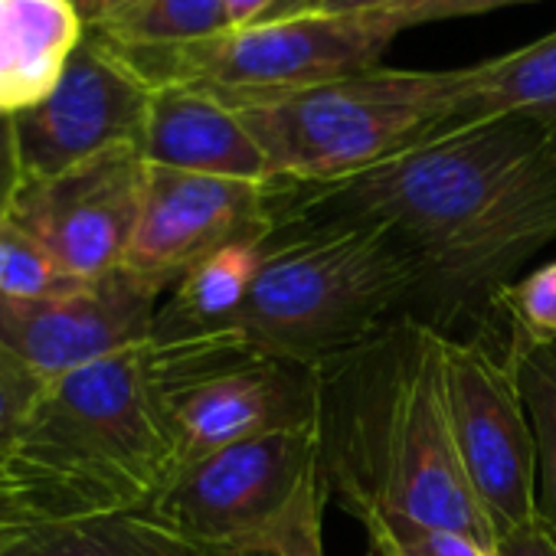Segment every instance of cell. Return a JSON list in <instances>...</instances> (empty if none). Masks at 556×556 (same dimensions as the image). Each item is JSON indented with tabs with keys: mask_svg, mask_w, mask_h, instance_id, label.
Returning <instances> with one entry per match:
<instances>
[{
	"mask_svg": "<svg viewBox=\"0 0 556 556\" xmlns=\"http://www.w3.org/2000/svg\"><path fill=\"white\" fill-rule=\"evenodd\" d=\"M292 213L380 226L413 262V318L442 334L494 312L501 289L556 242V115L510 112L442 131L338 184H275Z\"/></svg>",
	"mask_w": 556,
	"mask_h": 556,
	"instance_id": "cell-1",
	"label": "cell"
},
{
	"mask_svg": "<svg viewBox=\"0 0 556 556\" xmlns=\"http://www.w3.org/2000/svg\"><path fill=\"white\" fill-rule=\"evenodd\" d=\"M318 478L361 527L426 523L494 553L448 422L445 334L400 315L318 367Z\"/></svg>",
	"mask_w": 556,
	"mask_h": 556,
	"instance_id": "cell-2",
	"label": "cell"
},
{
	"mask_svg": "<svg viewBox=\"0 0 556 556\" xmlns=\"http://www.w3.org/2000/svg\"><path fill=\"white\" fill-rule=\"evenodd\" d=\"M4 471L43 523L148 510L177 475L148 341L47 383Z\"/></svg>",
	"mask_w": 556,
	"mask_h": 556,
	"instance_id": "cell-3",
	"label": "cell"
},
{
	"mask_svg": "<svg viewBox=\"0 0 556 556\" xmlns=\"http://www.w3.org/2000/svg\"><path fill=\"white\" fill-rule=\"evenodd\" d=\"M419 275L380 229L351 216H278L229 331L262 357L321 367L409 315Z\"/></svg>",
	"mask_w": 556,
	"mask_h": 556,
	"instance_id": "cell-4",
	"label": "cell"
},
{
	"mask_svg": "<svg viewBox=\"0 0 556 556\" xmlns=\"http://www.w3.org/2000/svg\"><path fill=\"white\" fill-rule=\"evenodd\" d=\"M465 70H367L312 89L229 102L275 180L338 184L448 131Z\"/></svg>",
	"mask_w": 556,
	"mask_h": 556,
	"instance_id": "cell-5",
	"label": "cell"
},
{
	"mask_svg": "<svg viewBox=\"0 0 556 556\" xmlns=\"http://www.w3.org/2000/svg\"><path fill=\"white\" fill-rule=\"evenodd\" d=\"M396 37L383 17H292L229 27L190 47L118 53L151 89L197 86L223 102H242L377 70Z\"/></svg>",
	"mask_w": 556,
	"mask_h": 556,
	"instance_id": "cell-6",
	"label": "cell"
},
{
	"mask_svg": "<svg viewBox=\"0 0 556 556\" xmlns=\"http://www.w3.org/2000/svg\"><path fill=\"white\" fill-rule=\"evenodd\" d=\"M148 348L177 471L232 442L305 426L318 413V367L252 354L232 334Z\"/></svg>",
	"mask_w": 556,
	"mask_h": 556,
	"instance_id": "cell-7",
	"label": "cell"
},
{
	"mask_svg": "<svg viewBox=\"0 0 556 556\" xmlns=\"http://www.w3.org/2000/svg\"><path fill=\"white\" fill-rule=\"evenodd\" d=\"M315 481L318 422L312 419L184 465L144 514L203 556H223L282 520Z\"/></svg>",
	"mask_w": 556,
	"mask_h": 556,
	"instance_id": "cell-8",
	"label": "cell"
},
{
	"mask_svg": "<svg viewBox=\"0 0 556 556\" xmlns=\"http://www.w3.org/2000/svg\"><path fill=\"white\" fill-rule=\"evenodd\" d=\"M445 403L465 481L494 540L540 517L536 445L507 354L445 334Z\"/></svg>",
	"mask_w": 556,
	"mask_h": 556,
	"instance_id": "cell-9",
	"label": "cell"
},
{
	"mask_svg": "<svg viewBox=\"0 0 556 556\" xmlns=\"http://www.w3.org/2000/svg\"><path fill=\"white\" fill-rule=\"evenodd\" d=\"M151 86L86 30L56 89L34 109L14 115L24 187L53 180L118 148H141Z\"/></svg>",
	"mask_w": 556,
	"mask_h": 556,
	"instance_id": "cell-10",
	"label": "cell"
},
{
	"mask_svg": "<svg viewBox=\"0 0 556 556\" xmlns=\"http://www.w3.org/2000/svg\"><path fill=\"white\" fill-rule=\"evenodd\" d=\"M275 229V184L187 174L148 164L141 216L125 271L167 295L216 249Z\"/></svg>",
	"mask_w": 556,
	"mask_h": 556,
	"instance_id": "cell-11",
	"label": "cell"
},
{
	"mask_svg": "<svg viewBox=\"0 0 556 556\" xmlns=\"http://www.w3.org/2000/svg\"><path fill=\"white\" fill-rule=\"evenodd\" d=\"M148 161L141 148H118L53 180L27 184L11 216L30 229L79 282L125 265L141 216Z\"/></svg>",
	"mask_w": 556,
	"mask_h": 556,
	"instance_id": "cell-12",
	"label": "cell"
},
{
	"mask_svg": "<svg viewBox=\"0 0 556 556\" xmlns=\"http://www.w3.org/2000/svg\"><path fill=\"white\" fill-rule=\"evenodd\" d=\"M164 295L118 268L73 292L11 302L0 299L4 341L43 383L99 364L151 338Z\"/></svg>",
	"mask_w": 556,
	"mask_h": 556,
	"instance_id": "cell-13",
	"label": "cell"
},
{
	"mask_svg": "<svg viewBox=\"0 0 556 556\" xmlns=\"http://www.w3.org/2000/svg\"><path fill=\"white\" fill-rule=\"evenodd\" d=\"M141 154L154 167L278 184L239 112L197 86H157L151 92Z\"/></svg>",
	"mask_w": 556,
	"mask_h": 556,
	"instance_id": "cell-14",
	"label": "cell"
},
{
	"mask_svg": "<svg viewBox=\"0 0 556 556\" xmlns=\"http://www.w3.org/2000/svg\"><path fill=\"white\" fill-rule=\"evenodd\" d=\"M86 30L73 0H0V112L43 102Z\"/></svg>",
	"mask_w": 556,
	"mask_h": 556,
	"instance_id": "cell-15",
	"label": "cell"
},
{
	"mask_svg": "<svg viewBox=\"0 0 556 556\" xmlns=\"http://www.w3.org/2000/svg\"><path fill=\"white\" fill-rule=\"evenodd\" d=\"M262 242L265 236L239 239L197 262L161 302L148 341L174 344L226 334L252 289V278L262 258Z\"/></svg>",
	"mask_w": 556,
	"mask_h": 556,
	"instance_id": "cell-16",
	"label": "cell"
},
{
	"mask_svg": "<svg viewBox=\"0 0 556 556\" xmlns=\"http://www.w3.org/2000/svg\"><path fill=\"white\" fill-rule=\"evenodd\" d=\"M510 112L556 115V34L497 60L465 66L448 131Z\"/></svg>",
	"mask_w": 556,
	"mask_h": 556,
	"instance_id": "cell-17",
	"label": "cell"
},
{
	"mask_svg": "<svg viewBox=\"0 0 556 556\" xmlns=\"http://www.w3.org/2000/svg\"><path fill=\"white\" fill-rule=\"evenodd\" d=\"M8 556H203L144 510L47 520L30 527Z\"/></svg>",
	"mask_w": 556,
	"mask_h": 556,
	"instance_id": "cell-18",
	"label": "cell"
},
{
	"mask_svg": "<svg viewBox=\"0 0 556 556\" xmlns=\"http://www.w3.org/2000/svg\"><path fill=\"white\" fill-rule=\"evenodd\" d=\"M232 27L226 0H135L118 17L102 27H89L105 43L125 53L138 50H174Z\"/></svg>",
	"mask_w": 556,
	"mask_h": 556,
	"instance_id": "cell-19",
	"label": "cell"
},
{
	"mask_svg": "<svg viewBox=\"0 0 556 556\" xmlns=\"http://www.w3.org/2000/svg\"><path fill=\"white\" fill-rule=\"evenodd\" d=\"M504 354L514 364L517 387L533 429L536 510L556 536V351L549 344H527L510 334Z\"/></svg>",
	"mask_w": 556,
	"mask_h": 556,
	"instance_id": "cell-20",
	"label": "cell"
},
{
	"mask_svg": "<svg viewBox=\"0 0 556 556\" xmlns=\"http://www.w3.org/2000/svg\"><path fill=\"white\" fill-rule=\"evenodd\" d=\"M83 282L63 271L53 252L14 216L0 219V299L37 302L79 289Z\"/></svg>",
	"mask_w": 556,
	"mask_h": 556,
	"instance_id": "cell-21",
	"label": "cell"
},
{
	"mask_svg": "<svg viewBox=\"0 0 556 556\" xmlns=\"http://www.w3.org/2000/svg\"><path fill=\"white\" fill-rule=\"evenodd\" d=\"M494 312H504L510 334L527 344H556V258L501 289Z\"/></svg>",
	"mask_w": 556,
	"mask_h": 556,
	"instance_id": "cell-22",
	"label": "cell"
},
{
	"mask_svg": "<svg viewBox=\"0 0 556 556\" xmlns=\"http://www.w3.org/2000/svg\"><path fill=\"white\" fill-rule=\"evenodd\" d=\"M321 510H325V491L318 478L315 484L305 488V494L292 504V510L282 520H275L265 533L223 556H325Z\"/></svg>",
	"mask_w": 556,
	"mask_h": 556,
	"instance_id": "cell-23",
	"label": "cell"
},
{
	"mask_svg": "<svg viewBox=\"0 0 556 556\" xmlns=\"http://www.w3.org/2000/svg\"><path fill=\"white\" fill-rule=\"evenodd\" d=\"M367 556H494L465 533L426 523H374L364 527Z\"/></svg>",
	"mask_w": 556,
	"mask_h": 556,
	"instance_id": "cell-24",
	"label": "cell"
},
{
	"mask_svg": "<svg viewBox=\"0 0 556 556\" xmlns=\"http://www.w3.org/2000/svg\"><path fill=\"white\" fill-rule=\"evenodd\" d=\"M43 387L47 383L0 341V468L8 465Z\"/></svg>",
	"mask_w": 556,
	"mask_h": 556,
	"instance_id": "cell-25",
	"label": "cell"
},
{
	"mask_svg": "<svg viewBox=\"0 0 556 556\" xmlns=\"http://www.w3.org/2000/svg\"><path fill=\"white\" fill-rule=\"evenodd\" d=\"M514 4H536V0H406V4H400L380 17L390 21L403 34L409 27L455 21V17H478V14H488L497 8H514Z\"/></svg>",
	"mask_w": 556,
	"mask_h": 556,
	"instance_id": "cell-26",
	"label": "cell"
},
{
	"mask_svg": "<svg viewBox=\"0 0 556 556\" xmlns=\"http://www.w3.org/2000/svg\"><path fill=\"white\" fill-rule=\"evenodd\" d=\"M406 0H278L262 21H292V17H380ZM258 21V24H262Z\"/></svg>",
	"mask_w": 556,
	"mask_h": 556,
	"instance_id": "cell-27",
	"label": "cell"
},
{
	"mask_svg": "<svg viewBox=\"0 0 556 556\" xmlns=\"http://www.w3.org/2000/svg\"><path fill=\"white\" fill-rule=\"evenodd\" d=\"M21 190H24V170L17 151V125L14 115L0 112V219L11 216Z\"/></svg>",
	"mask_w": 556,
	"mask_h": 556,
	"instance_id": "cell-28",
	"label": "cell"
},
{
	"mask_svg": "<svg viewBox=\"0 0 556 556\" xmlns=\"http://www.w3.org/2000/svg\"><path fill=\"white\" fill-rule=\"evenodd\" d=\"M43 523L34 507L21 497L11 478H0V556H8V549L30 530Z\"/></svg>",
	"mask_w": 556,
	"mask_h": 556,
	"instance_id": "cell-29",
	"label": "cell"
},
{
	"mask_svg": "<svg viewBox=\"0 0 556 556\" xmlns=\"http://www.w3.org/2000/svg\"><path fill=\"white\" fill-rule=\"evenodd\" d=\"M494 556H556L553 530L536 517L494 540Z\"/></svg>",
	"mask_w": 556,
	"mask_h": 556,
	"instance_id": "cell-30",
	"label": "cell"
},
{
	"mask_svg": "<svg viewBox=\"0 0 556 556\" xmlns=\"http://www.w3.org/2000/svg\"><path fill=\"white\" fill-rule=\"evenodd\" d=\"M76 11L83 14L86 27H102L109 24L112 17H118L125 8H131L135 0H73Z\"/></svg>",
	"mask_w": 556,
	"mask_h": 556,
	"instance_id": "cell-31",
	"label": "cell"
},
{
	"mask_svg": "<svg viewBox=\"0 0 556 556\" xmlns=\"http://www.w3.org/2000/svg\"><path fill=\"white\" fill-rule=\"evenodd\" d=\"M278 0H226V11H229V21L232 27H249V24H258Z\"/></svg>",
	"mask_w": 556,
	"mask_h": 556,
	"instance_id": "cell-32",
	"label": "cell"
},
{
	"mask_svg": "<svg viewBox=\"0 0 556 556\" xmlns=\"http://www.w3.org/2000/svg\"><path fill=\"white\" fill-rule=\"evenodd\" d=\"M0 478H11V475H8V471H4V468H0Z\"/></svg>",
	"mask_w": 556,
	"mask_h": 556,
	"instance_id": "cell-33",
	"label": "cell"
},
{
	"mask_svg": "<svg viewBox=\"0 0 556 556\" xmlns=\"http://www.w3.org/2000/svg\"><path fill=\"white\" fill-rule=\"evenodd\" d=\"M553 351H556V344H553Z\"/></svg>",
	"mask_w": 556,
	"mask_h": 556,
	"instance_id": "cell-34",
	"label": "cell"
}]
</instances>
